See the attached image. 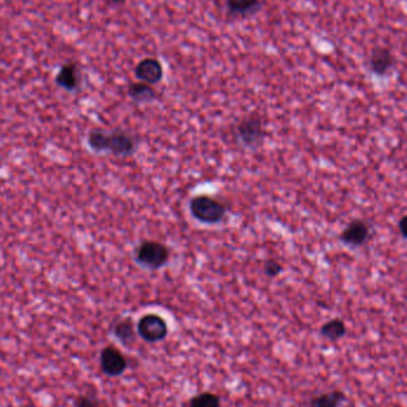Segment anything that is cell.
Here are the masks:
<instances>
[{"mask_svg":"<svg viewBox=\"0 0 407 407\" xmlns=\"http://www.w3.org/2000/svg\"><path fill=\"white\" fill-rule=\"evenodd\" d=\"M87 146L97 154L108 153L118 158L134 154L139 146V140L123 129L108 131L105 129H92L87 133Z\"/></svg>","mask_w":407,"mask_h":407,"instance_id":"6da1fadb","label":"cell"},{"mask_svg":"<svg viewBox=\"0 0 407 407\" xmlns=\"http://www.w3.org/2000/svg\"><path fill=\"white\" fill-rule=\"evenodd\" d=\"M189 210L196 220L208 225L221 223L227 214L226 206L208 196H196L192 198L189 202Z\"/></svg>","mask_w":407,"mask_h":407,"instance_id":"7a4b0ae2","label":"cell"},{"mask_svg":"<svg viewBox=\"0 0 407 407\" xmlns=\"http://www.w3.org/2000/svg\"><path fill=\"white\" fill-rule=\"evenodd\" d=\"M135 262L146 269L158 270L168 265L170 250L158 240H143L135 249Z\"/></svg>","mask_w":407,"mask_h":407,"instance_id":"3957f363","label":"cell"},{"mask_svg":"<svg viewBox=\"0 0 407 407\" xmlns=\"http://www.w3.org/2000/svg\"><path fill=\"white\" fill-rule=\"evenodd\" d=\"M235 136L242 146L247 149L260 148L263 144L265 136L262 117L257 113L244 117L235 126Z\"/></svg>","mask_w":407,"mask_h":407,"instance_id":"277c9868","label":"cell"},{"mask_svg":"<svg viewBox=\"0 0 407 407\" xmlns=\"http://www.w3.org/2000/svg\"><path fill=\"white\" fill-rule=\"evenodd\" d=\"M136 332L143 341L156 343L166 339L169 334V328L161 316L156 313H148L140 318L136 324Z\"/></svg>","mask_w":407,"mask_h":407,"instance_id":"5b68a950","label":"cell"},{"mask_svg":"<svg viewBox=\"0 0 407 407\" xmlns=\"http://www.w3.org/2000/svg\"><path fill=\"white\" fill-rule=\"evenodd\" d=\"M372 230L368 223H365L362 219L351 220L347 227H344L342 234L339 236V240L343 245L351 247V248H360L367 245L372 238Z\"/></svg>","mask_w":407,"mask_h":407,"instance_id":"8992f818","label":"cell"},{"mask_svg":"<svg viewBox=\"0 0 407 407\" xmlns=\"http://www.w3.org/2000/svg\"><path fill=\"white\" fill-rule=\"evenodd\" d=\"M395 55L390 52V48L377 47L372 49L369 56V69L377 77H386L395 68Z\"/></svg>","mask_w":407,"mask_h":407,"instance_id":"52a82bcc","label":"cell"},{"mask_svg":"<svg viewBox=\"0 0 407 407\" xmlns=\"http://www.w3.org/2000/svg\"><path fill=\"white\" fill-rule=\"evenodd\" d=\"M134 74L135 77L140 82L148 85H156L158 82H161L164 77V68L161 61L153 57H146L136 64Z\"/></svg>","mask_w":407,"mask_h":407,"instance_id":"ba28073f","label":"cell"},{"mask_svg":"<svg viewBox=\"0 0 407 407\" xmlns=\"http://www.w3.org/2000/svg\"><path fill=\"white\" fill-rule=\"evenodd\" d=\"M100 367L109 377H118L126 370V357L115 347L105 348L100 354Z\"/></svg>","mask_w":407,"mask_h":407,"instance_id":"9c48e42d","label":"cell"},{"mask_svg":"<svg viewBox=\"0 0 407 407\" xmlns=\"http://www.w3.org/2000/svg\"><path fill=\"white\" fill-rule=\"evenodd\" d=\"M82 82V74L79 70V66L74 62H69L61 66L57 75H55V84L62 90L67 92H74L79 88Z\"/></svg>","mask_w":407,"mask_h":407,"instance_id":"30bf717a","label":"cell"},{"mask_svg":"<svg viewBox=\"0 0 407 407\" xmlns=\"http://www.w3.org/2000/svg\"><path fill=\"white\" fill-rule=\"evenodd\" d=\"M225 5L227 12L234 17H252L263 9L262 0H225Z\"/></svg>","mask_w":407,"mask_h":407,"instance_id":"8fae6325","label":"cell"},{"mask_svg":"<svg viewBox=\"0 0 407 407\" xmlns=\"http://www.w3.org/2000/svg\"><path fill=\"white\" fill-rule=\"evenodd\" d=\"M128 95L138 104L153 103L158 98V93L153 86L141 82H132L128 86Z\"/></svg>","mask_w":407,"mask_h":407,"instance_id":"7c38bea8","label":"cell"},{"mask_svg":"<svg viewBox=\"0 0 407 407\" xmlns=\"http://www.w3.org/2000/svg\"><path fill=\"white\" fill-rule=\"evenodd\" d=\"M347 400V395L342 390H331L313 397L308 407H341Z\"/></svg>","mask_w":407,"mask_h":407,"instance_id":"4fadbf2b","label":"cell"},{"mask_svg":"<svg viewBox=\"0 0 407 407\" xmlns=\"http://www.w3.org/2000/svg\"><path fill=\"white\" fill-rule=\"evenodd\" d=\"M347 325L342 319H331L326 321L320 328L321 337L327 339L329 342H337L347 334Z\"/></svg>","mask_w":407,"mask_h":407,"instance_id":"5bb4252c","label":"cell"},{"mask_svg":"<svg viewBox=\"0 0 407 407\" xmlns=\"http://www.w3.org/2000/svg\"><path fill=\"white\" fill-rule=\"evenodd\" d=\"M114 334L120 342L129 346L130 343L134 342L135 339L134 323L130 318L117 321L114 326Z\"/></svg>","mask_w":407,"mask_h":407,"instance_id":"9a60e30c","label":"cell"},{"mask_svg":"<svg viewBox=\"0 0 407 407\" xmlns=\"http://www.w3.org/2000/svg\"><path fill=\"white\" fill-rule=\"evenodd\" d=\"M188 407H221V398L210 392H202L190 399Z\"/></svg>","mask_w":407,"mask_h":407,"instance_id":"2e32d148","label":"cell"},{"mask_svg":"<svg viewBox=\"0 0 407 407\" xmlns=\"http://www.w3.org/2000/svg\"><path fill=\"white\" fill-rule=\"evenodd\" d=\"M263 272L268 278H276L283 272V266L276 260H266L264 262Z\"/></svg>","mask_w":407,"mask_h":407,"instance_id":"e0dca14e","label":"cell"},{"mask_svg":"<svg viewBox=\"0 0 407 407\" xmlns=\"http://www.w3.org/2000/svg\"><path fill=\"white\" fill-rule=\"evenodd\" d=\"M77 407H98V403L89 395H82L77 399Z\"/></svg>","mask_w":407,"mask_h":407,"instance_id":"ac0fdd59","label":"cell"},{"mask_svg":"<svg viewBox=\"0 0 407 407\" xmlns=\"http://www.w3.org/2000/svg\"><path fill=\"white\" fill-rule=\"evenodd\" d=\"M405 220H406V217L404 216L403 218L400 219L398 222L399 232L401 234L404 238H406V232H405V227H404V225H405Z\"/></svg>","mask_w":407,"mask_h":407,"instance_id":"d6986e66","label":"cell"},{"mask_svg":"<svg viewBox=\"0 0 407 407\" xmlns=\"http://www.w3.org/2000/svg\"><path fill=\"white\" fill-rule=\"evenodd\" d=\"M105 3L109 5H111V6H123V5L126 4V0H105Z\"/></svg>","mask_w":407,"mask_h":407,"instance_id":"ffe728a7","label":"cell"}]
</instances>
